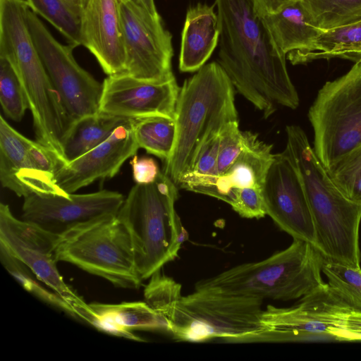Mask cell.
<instances>
[{
	"instance_id": "cell-38",
	"label": "cell",
	"mask_w": 361,
	"mask_h": 361,
	"mask_svg": "<svg viewBox=\"0 0 361 361\" xmlns=\"http://www.w3.org/2000/svg\"><path fill=\"white\" fill-rule=\"evenodd\" d=\"M71 10L81 18L88 0H63Z\"/></svg>"
},
{
	"instance_id": "cell-16",
	"label": "cell",
	"mask_w": 361,
	"mask_h": 361,
	"mask_svg": "<svg viewBox=\"0 0 361 361\" xmlns=\"http://www.w3.org/2000/svg\"><path fill=\"white\" fill-rule=\"evenodd\" d=\"M132 123V118L127 119L99 145L61 165L55 173L56 185L67 193H74L98 179L117 174L124 162L139 149Z\"/></svg>"
},
{
	"instance_id": "cell-39",
	"label": "cell",
	"mask_w": 361,
	"mask_h": 361,
	"mask_svg": "<svg viewBox=\"0 0 361 361\" xmlns=\"http://www.w3.org/2000/svg\"><path fill=\"white\" fill-rule=\"evenodd\" d=\"M130 1L148 11L153 16L159 15L154 0H126Z\"/></svg>"
},
{
	"instance_id": "cell-37",
	"label": "cell",
	"mask_w": 361,
	"mask_h": 361,
	"mask_svg": "<svg viewBox=\"0 0 361 361\" xmlns=\"http://www.w3.org/2000/svg\"><path fill=\"white\" fill-rule=\"evenodd\" d=\"M255 13L261 18L280 11L286 5L299 0H250Z\"/></svg>"
},
{
	"instance_id": "cell-31",
	"label": "cell",
	"mask_w": 361,
	"mask_h": 361,
	"mask_svg": "<svg viewBox=\"0 0 361 361\" xmlns=\"http://www.w3.org/2000/svg\"><path fill=\"white\" fill-rule=\"evenodd\" d=\"M181 285L157 271L144 289V301L165 320L180 298Z\"/></svg>"
},
{
	"instance_id": "cell-11",
	"label": "cell",
	"mask_w": 361,
	"mask_h": 361,
	"mask_svg": "<svg viewBox=\"0 0 361 361\" xmlns=\"http://www.w3.org/2000/svg\"><path fill=\"white\" fill-rule=\"evenodd\" d=\"M27 18L44 67L73 122L99 113L102 84L77 63L73 54L76 47L58 42L30 9Z\"/></svg>"
},
{
	"instance_id": "cell-5",
	"label": "cell",
	"mask_w": 361,
	"mask_h": 361,
	"mask_svg": "<svg viewBox=\"0 0 361 361\" xmlns=\"http://www.w3.org/2000/svg\"><path fill=\"white\" fill-rule=\"evenodd\" d=\"M322 258L312 243L293 239L287 248L265 259L233 267L197 282L195 288L262 300L302 298L324 285Z\"/></svg>"
},
{
	"instance_id": "cell-36",
	"label": "cell",
	"mask_w": 361,
	"mask_h": 361,
	"mask_svg": "<svg viewBox=\"0 0 361 361\" xmlns=\"http://www.w3.org/2000/svg\"><path fill=\"white\" fill-rule=\"evenodd\" d=\"M343 341H361V311L351 310L343 325Z\"/></svg>"
},
{
	"instance_id": "cell-6",
	"label": "cell",
	"mask_w": 361,
	"mask_h": 361,
	"mask_svg": "<svg viewBox=\"0 0 361 361\" xmlns=\"http://www.w3.org/2000/svg\"><path fill=\"white\" fill-rule=\"evenodd\" d=\"M263 300L207 288L181 296L166 318L169 334L178 341L221 339L250 343L266 330L262 322Z\"/></svg>"
},
{
	"instance_id": "cell-33",
	"label": "cell",
	"mask_w": 361,
	"mask_h": 361,
	"mask_svg": "<svg viewBox=\"0 0 361 361\" xmlns=\"http://www.w3.org/2000/svg\"><path fill=\"white\" fill-rule=\"evenodd\" d=\"M220 141L217 170L219 176L224 174L236 160L244 148L243 132L238 121L227 123L219 133Z\"/></svg>"
},
{
	"instance_id": "cell-20",
	"label": "cell",
	"mask_w": 361,
	"mask_h": 361,
	"mask_svg": "<svg viewBox=\"0 0 361 361\" xmlns=\"http://www.w3.org/2000/svg\"><path fill=\"white\" fill-rule=\"evenodd\" d=\"M93 315L91 324L100 331L136 341H145L133 331L169 334L167 322L145 301L119 304H89Z\"/></svg>"
},
{
	"instance_id": "cell-24",
	"label": "cell",
	"mask_w": 361,
	"mask_h": 361,
	"mask_svg": "<svg viewBox=\"0 0 361 361\" xmlns=\"http://www.w3.org/2000/svg\"><path fill=\"white\" fill-rule=\"evenodd\" d=\"M127 119L99 112L75 121L63 142L66 164L99 145Z\"/></svg>"
},
{
	"instance_id": "cell-23",
	"label": "cell",
	"mask_w": 361,
	"mask_h": 361,
	"mask_svg": "<svg viewBox=\"0 0 361 361\" xmlns=\"http://www.w3.org/2000/svg\"><path fill=\"white\" fill-rule=\"evenodd\" d=\"M361 22L323 31L310 48L289 60L293 64L341 57L358 61L361 56Z\"/></svg>"
},
{
	"instance_id": "cell-27",
	"label": "cell",
	"mask_w": 361,
	"mask_h": 361,
	"mask_svg": "<svg viewBox=\"0 0 361 361\" xmlns=\"http://www.w3.org/2000/svg\"><path fill=\"white\" fill-rule=\"evenodd\" d=\"M30 9L58 30L70 44H81V18L63 0H25Z\"/></svg>"
},
{
	"instance_id": "cell-19",
	"label": "cell",
	"mask_w": 361,
	"mask_h": 361,
	"mask_svg": "<svg viewBox=\"0 0 361 361\" xmlns=\"http://www.w3.org/2000/svg\"><path fill=\"white\" fill-rule=\"evenodd\" d=\"M244 148L230 168L218 176L207 195L226 202L229 192L235 188L263 189L274 154L272 145L262 141L258 135L244 131Z\"/></svg>"
},
{
	"instance_id": "cell-32",
	"label": "cell",
	"mask_w": 361,
	"mask_h": 361,
	"mask_svg": "<svg viewBox=\"0 0 361 361\" xmlns=\"http://www.w3.org/2000/svg\"><path fill=\"white\" fill-rule=\"evenodd\" d=\"M1 261L10 272L27 291L45 302L62 309L72 314L69 305L55 293H50L36 282L31 275L32 271L20 260L0 248Z\"/></svg>"
},
{
	"instance_id": "cell-26",
	"label": "cell",
	"mask_w": 361,
	"mask_h": 361,
	"mask_svg": "<svg viewBox=\"0 0 361 361\" xmlns=\"http://www.w3.org/2000/svg\"><path fill=\"white\" fill-rule=\"evenodd\" d=\"M314 25L325 31L361 22V0H302Z\"/></svg>"
},
{
	"instance_id": "cell-10",
	"label": "cell",
	"mask_w": 361,
	"mask_h": 361,
	"mask_svg": "<svg viewBox=\"0 0 361 361\" xmlns=\"http://www.w3.org/2000/svg\"><path fill=\"white\" fill-rule=\"evenodd\" d=\"M59 235L35 224L16 219L8 205L0 204V248L25 264L71 307L73 316L89 322L92 314L87 304L65 282L56 264Z\"/></svg>"
},
{
	"instance_id": "cell-22",
	"label": "cell",
	"mask_w": 361,
	"mask_h": 361,
	"mask_svg": "<svg viewBox=\"0 0 361 361\" xmlns=\"http://www.w3.org/2000/svg\"><path fill=\"white\" fill-rule=\"evenodd\" d=\"M275 43L288 59L307 51L324 31L314 25L302 2H292L262 18Z\"/></svg>"
},
{
	"instance_id": "cell-8",
	"label": "cell",
	"mask_w": 361,
	"mask_h": 361,
	"mask_svg": "<svg viewBox=\"0 0 361 361\" xmlns=\"http://www.w3.org/2000/svg\"><path fill=\"white\" fill-rule=\"evenodd\" d=\"M308 116L313 149L325 168L361 145V58L345 74L324 85Z\"/></svg>"
},
{
	"instance_id": "cell-40",
	"label": "cell",
	"mask_w": 361,
	"mask_h": 361,
	"mask_svg": "<svg viewBox=\"0 0 361 361\" xmlns=\"http://www.w3.org/2000/svg\"><path fill=\"white\" fill-rule=\"evenodd\" d=\"M360 56H361V46H360Z\"/></svg>"
},
{
	"instance_id": "cell-25",
	"label": "cell",
	"mask_w": 361,
	"mask_h": 361,
	"mask_svg": "<svg viewBox=\"0 0 361 361\" xmlns=\"http://www.w3.org/2000/svg\"><path fill=\"white\" fill-rule=\"evenodd\" d=\"M132 127L139 148H143L165 162L169 160L176 142L174 118L163 116L134 118Z\"/></svg>"
},
{
	"instance_id": "cell-21",
	"label": "cell",
	"mask_w": 361,
	"mask_h": 361,
	"mask_svg": "<svg viewBox=\"0 0 361 361\" xmlns=\"http://www.w3.org/2000/svg\"><path fill=\"white\" fill-rule=\"evenodd\" d=\"M219 35L214 6L198 3L190 6L181 33L180 71L192 73L201 68L216 47Z\"/></svg>"
},
{
	"instance_id": "cell-29",
	"label": "cell",
	"mask_w": 361,
	"mask_h": 361,
	"mask_svg": "<svg viewBox=\"0 0 361 361\" xmlns=\"http://www.w3.org/2000/svg\"><path fill=\"white\" fill-rule=\"evenodd\" d=\"M326 169L342 194L351 202L361 205V145Z\"/></svg>"
},
{
	"instance_id": "cell-9",
	"label": "cell",
	"mask_w": 361,
	"mask_h": 361,
	"mask_svg": "<svg viewBox=\"0 0 361 361\" xmlns=\"http://www.w3.org/2000/svg\"><path fill=\"white\" fill-rule=\"evenodd\" d=\"M353 310L324 283L301 298L294 307L269 305L262 322L267 329L251 340L254 342H287L310 340L343 341V325Z\"/></svg>"
},
{
	"instance_id": "cell-35",
	"label": "cell",
	"mask_w": 361,
	"mask_h": 361,
	"mask_svg": "<svg viewBox=\"0 0 361 361\" xmlns=\"http://www.w3.org/2000/svg\"><path fill=\"white\" fill-rule=\"evenodd\" d=\"M130 164L132 166L133 177L135 184L152 183L160 173L157 163L151 157H138L135 154Z\"/></svg>"
},
{
	"instance_id": "cell-4",
	"label": "cell",
	"mask_w": 361,
	"mask_h": 361,
	"mask_svg": "<svg viewBox=\"0 0 361 361\" xmlns=\"http://www.w3.org/2000/svg\"><path fill=\"white\" fill-rule=\"evenodd\" d=\"M177 198L176 185L160 172L153 183L133 186L116 214L130 235L142 281L173 260L188 238L175 210Z\"/></svg>"
},
{
	"instance_id": "cell-15",
	"label": "cell",
	"mask_w": 361,
	"mask_h": 361,
	"mask_svg": "<svg viewBox=\"0 0 361 361\" xmlns=\"http://www.w3.org/2000/svg\"><path fill=\"white\" fill-rule=\"evenodd\" d=\"M180 90L175 78L157 82L126 73L109 75L102 83L99 112L132 119L153 116L175 118Z\"/></svg>"
},
{
	"instance_id": "cell-17",
	"label": "cell",
	"mask_w": 361,
	"mask_h": 361,
	"mask_svg": "<svg viewBox=\"0 0 361 361\" xmlns=\"http://www.w3.org/2000/svg\"><path fill=\"white\" fill-rule=\"evenodd\" d=\"M119 4L120 0H88L81 16V44L108 75L126 69Z\"/></svg>"
},
{
	"instance_id": "cell-18",
	"label": "cell",
	"mask_w": 361,
	"mask_h": 361,
	"mask_svg": "<svg viewBox=\"0 0 361 361\" xmlns=\"http://www.w3.org/2000/svg\"><path fill=\"white\" fill-rule=\"evenodd\" d=\"M31 140L0 116V180L3 187L23 198L32 193L69 194L56 183L55 176L37 171L29 154Z\"/></svg>"
},
{
	"instance_id": "cell-34",
	"label": "cell",
	"mask_w": 361,
	"mask_h": 361,
	"mask_svg": "<svg viewBox=\"0 0 361 361\" xmlns=\"http://www.w3.org/2000/svg\"><path fill=\"white\" fill-rule=\"evenodd\" d=\"M226 202L240 216L247 219H260L266 214L262 189L245 188L233 189Z\"/></svg>"
},
{
	"instance_id": "cell-30",
	"label": "cell",
	"mask_w": 361,
	"mask_h": 361,
	"mask_svg": "<svg viewBox=\"0 0 361 361\" xmlns=\"http://www.w3.org/2000/svg\"><path fill=\"white\" fill-rule=\"evenodd\" d=\"M0 103L6 116L20 121L29 109L20 80L11 63L0 56Z\"/></svg>"
},
{
	"instance_id": "cell-7",
	"label": "cell",
	"mask_w": 361,
	"mask_h": 361,
	"mask_svg": "<svg viewBox=\"0 0 361 361\" xmlns=\"http://www.w3.org/2000/svg\"><path fill=\"white\" fill-rule=\"evenodd\" d=\"M59 262L72 264L122 288L142 284L130 235L116 215L103 216L79 225L59 235Z\"/></svg>"
},
{
	"instance_id": "cell-14",
	"label": "cell",
	"mask_w": 361,
	"mask_h": 361,
	"mask_svg": "<svg viewBox=\"0 0 361 361\" xmlns=\"http://www.w3.org/2000/svg\"><path fill=\"white\" fill-rule=\"evenodd\" d=\"M262 194L267 214L281 230L293 239L315 245L314 227L303 184L286 149L274 154Z\"/></svg>"
},
{
	"instance_id": "cell-3",
	"label": "cell",
	"mask_w": 361,
	"mask_h": 361,
	"mask_svg": "<svg viewBox=\"0 0 361 361\" xmlns=\"http://www.w3.org/2000/svg\"><path fill=\"white\" fill-rule=\"evenodd\" d=\"M174 119L176 142L164 173L178 185L204 146L227 123L238 121L233 85L219 62L204 64L185 80Z\"/></svg>"
},
{
	"instance_id": "cell-28",
	"label": "cell",
	"mask_w": 361,
	"mask_h": 361,
	"mask_svg": "<svg viewBox=\"0 0 361 361\" xmlns=\"http://www.w3.org/2000/svg\"><path fill=\"white\" fill-rule=\"evenodd\" d=\"M322 271L327 277L331 289L353 310L361 311L360 267L336 262L323 256Z\"/></svg>"
},
{
	"instance_id": "cell-1",
	"label": "cell",
	"mask_w": 361,
	"mask_h": 361,
	"mask_svg": "<svg viewBox=\"0 0 361 361\" xmlns=\"http://www.w3.org/2000/svg\"><path fill=\"white\" fill-rule=\"evenodd\" d=\"M220 30L219 63L233 87L265 118L279 106L295 109L298 92L284 54L250 0H215Z\"/></svg>"
},
{
	"instance_id": "cell-12",
	"label": "cell",
	"mask_w": 361,
	"mask_h": 361,
	"mask_svg": "<svg viewBox=\"0 0 361 361\" xmlns=\"http://www.w3.org/2000/svg\"><path fill=\"white\" fill-rule=\"evenodd\" d=\"M121 25L126 51L124 73L139 80L162 82L173 78L172 35L161 16L120 0Z\"/></svg>"
},
{
	"instance_id": "cell-13",
	"label": "cell",
	"mask_w": 361,
	"mask_h": 361,
	"mask_svg": "<svg viewBox=\"0 0 361 361\" xmlns=\"http://www.w3.org/2000/svg\"><path fill=\"white\" fill-rule=\"evenodd\" d=\"M125 197L109 190L63 196L32 193L24 197L22 219L61 235L82 224L116 215Z\"/></svg>"
},
{
	"instance_id": "cell-2",
	"label": "cell",
	"mask_w": 361,
	"mask_h": 361,
	"mask_svg": "<svg viewBox=\"0 0 361 361\" xmlns=\"http://www.w3.org/2000/svg\"><path fill=\"white\" fill-rule=\"evenodd\" d=\"M286 150L300 176L311 211L317 249L326 258L360 267L359 226L361 205L347 199L298 126L286 127Z\"/></svg>"
}]
</instances>
